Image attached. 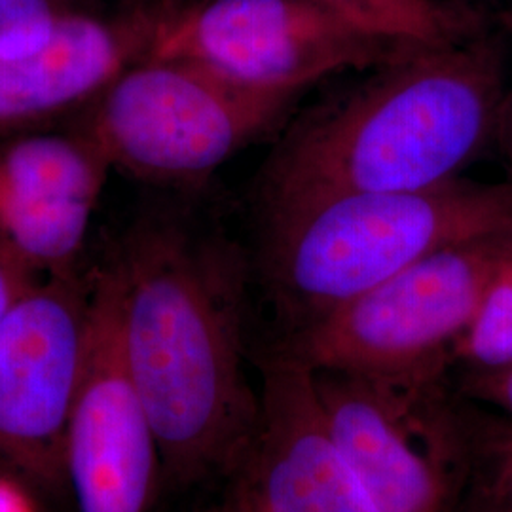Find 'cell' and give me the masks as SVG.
<instances>
[{
    "label": "cell",
    "mask_w": 512,
    "mask_h": 512,
    "mask_svg": "<svg viewBox=\"0 0 512 512\" xmlns=\"http://www.w3.org/2000/svg\"><path fill=\"white\" fill-rule=\"evenodd\" d=\"M107 258L162 484L230 478L260 418V385L247 374L245 253L192 211L154 205L129 222Z\"/></svg>",
    "instance_id": "1"
},
{
    "label": "cell",
    "mask_w": 512,
    "mask_h": 512,
    "mask_svg": "<svg viewBox=\"0 0 512 512\" xmlns=\"http://www.w3.org/2000/svg\"><path fill=\"white\" fill-rule=\"evenodd\" d=\"M507 92L488 33L416 46L294 122L258 173V215L459 179L497 137Z\"/></svg>",
    "instance_id": "2"
},
{
    "label": "cell",
    "mask_w": 512,
    "mask_h": 512,
    "mask_svg": "<svg viewBox=\"0 0 512 512\" xmlns=\"http://www.w3.org/2000/svg\"><path fill=\"white\" fill-rule=\"evenodd\" d=\"M507 232L511 181L459 177L423 190L332 196L260 217L255 268L296 332L423 256Z\"/></svg>",
    "instance_id": "3"
},
{
    "label": "cell",
    "mask_w": 512,
    "mask_h": 512,
    "mask_svg": "<svg viewBox=\"0 0 512 512\" xmlns=\"http://www.w3.org/2000/svg\"><path fill=\"white\" fill-rule=\"evenodd\" d=\"M330 439L384 512H461L473 480L448 374L310 370Z\"/></svg>",
    "instance_id": "4"
},
{
    "label": "cell",
    "mask_w": 512,
    "mask_h": 512,
    "mask_svg": "<svg viewBox=\"0 0 512 512\" xmlns=\"http://www.w3.org/2000/svg\"><path fill=\"white\" fill-rule=\"evenodd\" d=\"M298 99L258 92L184 59H143L101 93L78 129L112 169L152 184H196L264 133Z\"/></svg>",
    "instance_id": "5"
},
{
    "label": "cell",
    "mask_w": 512,
    "mask_h": 512,
    "mask_svg": "<svg viewBox=\"0 0 512 512\" xmlns=\"http://www.w3.org/2000/svg\"><path fill=\"white\" fill-rule=\"evenodd\" d=\"M512 232L423 256L399 274L296 330L281 346L310 370L448 374Z\"/></svg>",
    "instance_id": "6"
},
{
    "label": "cell",
    "mask_w": 512,
    "mask_h": 512,
    "mask_svg": "<svg viewBox=\"0 0 512 512\" xmlns=\"http://www.w3.org/2000/svg\"><path fill=\"white\" fill-rule=\"evenodd\" d=\"M412 48L370 37L315 0H190L160 16L147 59H184L251 90L300 95Z\"/></svg>",
    "instance_id": "7"
},
{
    "label": "cell",
    "mask_w": 512,
    "mask_h": 512,
    "mask_svg": "<svg viewBox=\"0 0 512 512\" xmlns=\"http://www.w3.org/2000/svg\"><path fill=\"white\" fill-rule=\"evenodd\" d=\"M92 270L40 277L0 321V463L44 486L65 480Z\"/></svg>",
    "instance_id": "8"
},
{
    "label": "cell",
    "mask_w": 512,
    "mask_h": 512,
    "mask_svg": "<svg viewBox=\"0 0 512 512\" xmlns=\"http://www.w3.org/2000/svg\"><path fill=\"white\" fill-rule=\"evenodd\" d=\"M65 480L78 512H147L162 484L160 448L129 370L118 277L92 268L86 357L65 440Z\"/></svg>",
    "instance_id": "9"
},
{
    "label": "cell",
    "mask_w": 512,
    "mask_h": 512,
    "mask_svg": "<svg viewBox=\"0 0 512 512\" xmlns=\"http://www.w3.org/2000/svg\"><path fill=\"white\" fill-rule=\"evenodd\" d=\"M255 437L228 478L251 512H384L330 439L310 368L283 348L260 363Z\"/></svg>",
    "instance_id": "10"
},
{
    "label": "cell",
    "mask_w": 512,
    "mask_h": 512,
    "mask_svg": "<svg viewBox=\"0 0 512 512\" xmlns=\"http://www.w3.org/2000/svg\"><path fill=\"white\" fill-rule=\"evenodd\" d=\"M110 171L82 129L0 137V243L40 277L78 272Z\"/></svg>",
    "instance_id": "11"
},
{
    "label": "cell",
    "mask_w": 512,
    "mask_h": 512,
    "mask_svg": "<svg viewBox=\"0 0 512 512\" xmlns=\"http://www.w3.org/2000/svg\"><path fill=\"white\" fill-rule=\"evenodd\" d=\"M164 12H84L61 21L52 37L31 52L0 55V137L84 110L147 59Z\"/></svg>",
    "instance_id": "12"
},
{
    "label": "cell",
    "mask_w": 512,
    "mask_h": 512,
    "mask_svg": "<svg viewBox=\"0 0 512 512\" xmlns=\"http://www.w3.org/2000/svg\"><path fill=\"white\" fill-rule=\"evenodd\" d=\"M370 37L439 46L484 33L480 16L446 0H315Z\"/></svg>",
    "instance_id": "13"
},
{
    "label": "cell",
    "mask_w": 512,
    "mask_h": 512,
    "mask_svg": "<svg viewBox=\"0 0 512 512\" xmlns=\"http://www.w3.org/2000/svg\"><path fill=\"white\" fill-rule=\"evenodd\" d=\"M494 372L512 366V247L497 264L469 327L454 348L452 368Z\"/></svg>",
    "instance_id": "14"
},
{
    "label": "cell",
    "mask_w": 512,
    "mask_h": 512,
    "mask_svg": "<svg viewBox=\"0 0 512 512\" xmlns=\"http://www.w3.org/2000/svg\"><path fill=\"white\" fill-rule=\"evenodd\" d=\"M463 404L473 456L471 486L512 512V420L467 401Z\"/></svg>",
    "instance_id": "15"
},
{
    "label": "cell",
    "mask_w": 512,
    "mask_h": 512,
    "mask_svg": "<svg viewBox=\"0 0 512 512\" xmlns=\"http://www.w3.org/2000/svg\"><path fill=\"white\" fill-rule=\"evenodd\" d=\"M105 12L101 0H0V55L31 52L76 14Z\"/></svg>",
    "instance_id": "16"
},
{
    "label": "cell",
    "mask_w": 512,
    "mask_h": 512,
    "mask_svg": "<svg viewBox=\"0 0 512 512\" xmlns=\"http://www.w3.org/2000/svg\"><path fill=\"white\" fill-rule=\"evenodd\" d=\"M458 395L467 403L494 410L512 420V366L494 372L463 374Z\"/></svg>",
    "instance_id": "17"
},
{
    "label": "cell",
    "mask_w": 512,
    "mask_h": 512,
    "mask_svg": "<svg viewBox=\"0 0 512 512\" xmlns=\"http://www.w3.org/2000/svg\"><path fill=\"white\" fill-rule=\"evenodd\" d=\"M38 279L40 275L29 270L18 256L0 243V321L18 302L19 296L35 285Z\"/></svg>",
    "instance_id": "18"
},
{
    "label": "cell",
    "mask_w": 512,
    "mask_h": 512,
    "mask_svg": "<svg viewBox=\"0 0 512 512\" xmlns=\"http://www.w3.org/2000/svg\"><path fill=\"white\" fill-rule=\"evenodd\" d=\"M497 137H499L501 143H503V148H505V154H507V160H509L512 171V90L507 92V99H505L503 112H501V120H499Z\"/></svg>",
    "instance_id": "19"
},
{
    "label": "cell",
    "mask_w": 512,
    "mask_h": 512,
    "mask_svg": "<svg viewBox=\"0 0 512 512\" xmlns=\"http://www.w3.org/2000/svg\"><path fill=\"white\" fill-rule=\"evenodd\" d=\"M124 10H150V12H167L179 8L190 0H118Z\"/></svg>",
    "instance_id": "20"
},
{
    "label": "cell",
    "mask_w": 512,
    "mask_h": 512,
    "mask_svg": "<svg viewBox=\"0 0 512 512\" xmlns=\"http://www.w3.org/2000/svg\"><path fill=\"white\" fill-rule=\"evenodd\" d=\"M461 512H507L503 511L495 501L486 494L476 490L475 486L469 488V494L465 497Z\"/></svg>",
    "instance_id": "21"
},
{
    "label": "cell",
    "mask_w": 512,
    "mask_h": 512,
    "mask_svg": "<svg viewBox=\"0 0 512 512\" xmlns=\"http://www.w3.org/2000/svg\"><path fill=\"white\" fill-rule=\"evenodd\" d=\"M211 512H251L247 509V505H245V501H243V497L238 494V490L232 486V484H228V488H226V494L222 495V499H220L219 505L213 509Z\"/></svg>",
    "instance_id": "22"
}]
</instances>
